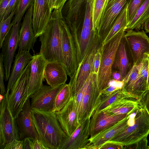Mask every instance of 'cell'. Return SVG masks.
<instances>
[{
  "label": "cell",
  "instance_id": "7c38bea8",
  "mask_svg": "<svg viewBox=\"0 0 149 149\" xmlns=\"http://www.w3.org/2000/svg\"><path fill=\"white\" fill-rule=\"evenodd\" d=\"M62 85L53 88L43 85L29 97L32 109L54 112L56 98Z\"/></svg>",
  "mask_w": 149,
  "mask_h": 149
},
{
  "label": "cell",
  "instance_id": "681fc988",
  "mask_svg": "<svg viewBox=\"0 0 149 149\" xmlns=\"http://www.w3.org/2000/svg\"><path fill=\"white\" fill-rule=\"evenodd\" d=\"M111 77V79L118 81H122L123 80L120 73L118 71H112Z\"/></svg>",
  "mask_w": 149,
  "mask_h": 149
},
{
  "label": "cell",
  "instance_id": "9c48e42d",
  "mask_svg": "<svg viewBox=\"0 0 149 149\" xmlns=\"http://www.w3.org/2000/svg\"><path fill=\"white\" fill-rule=\"evenodd\" d=\"M61 50V63L68 75L72 79L78 66L77 51L73 36L65 19L63 25Z\"/></svg>",
  "mask_w": 149,
  "mask_h": 149
},
{
  "label": "cell",
  "instance_id": "c3c4849f",
  "mask_svg": "<svg viewBox=\"0 0 149 149\" xmlns=\"http://www.w3.org/2000/svg\"><path fill=\"white\" fill-rule=\"evenodd\" d=\"M33 149H47L38 138L33 141Z\"/></svg>",
  "mask_w": 149,
  "mask_h": 149
},
{
  "label": "cell",
  "instance_id": "f5cc1de1",
  "mask_svg": "<svg viewBox=\"0 0 149 149\" xmlns=\"http://www.w3.org/2000/svg\"><path fill=\"white\" fill-rule=\"evenodd\" d=\"M147 149H149V146H148Z\"/></svg>",
  "mask_w": 149,
  "mask_h": 149
},
{
  "label": "cell",
  "instance_id": "836d02e7",
  "mask_svg": "<svg viewBox=\"0 0 149 149\" xmlns=\"http://www.w3.org/2000/svg\"><path fill=\"white\" fill-rule=\"evenodd\" d=\"M107 0H94L93 22L94 29L97 32L101 17Z\"/></svg>",
  "mask_w": 149,
  "mask_h": 149
},
{
  "label": "cell",
  "instance_id": "4dcf8cb0",
  "mask_svg": "<svg viewBox=\"0 0 149 149\" xmlns=\"http://www.w3.org/2000/svg\"><path fill=\"white\" fill-rule=\"evenodd\" d=\"M73 96L70 84L63 85L56 98L54 112H56L61 110Z\"/></svg>",
  "mask_w": 149,
  "mask_h": 149
},
{
  "label": "cell",
  "instance_id": "b9f144b4",
  "mask_svg": "<svg viewBox=\"0 0 149 149\" xmlns=\"http://www.w3.org/2000/svg\"><path fill=\"white\" fill-rule=\"evenodd\" d=\"M147 137L141 140L137 143L133 145L126 146L125 148L135 149H146L148 147Z\"/></svg>",
  "mask_w": 149,
  "mask_h": 149
},
{
  "label": "cell",
  "instance_id": "d6a6232c",
  "mask_svg": "<svg viewBox=\"0 0 149 149\" xmlns=\"http://www.w3.org/2000/svg\"><path fill=\"white\" fill-rule=\"evenodd\" d=\"M34 0H19L15 8V13L11 23L12 26L17 23H20L24 13L31 5L34 3Z\"/></svg>",
  "mask_w": 149,
  "mask_h": 149
},
{
  "label": "cell",
  "instance_id": "52a82bcc",
  "mask_svg": "<svg viewBox=\"0 0 149 149\" xmlns=\"http://www.w3.org/2000/svg\"><path fill=\"white\" fill-rule=\"evenodd\" d=\"M102 40L97 34L81 62L79 63L74 76L69 84L73 96L82 87L91 72L95 54L102 44Z\"/></svg>",
  "mask_w": 149,
  "mask_h": 149
},
{
  "label": "cell",
  "instance_id": "ab89813d",
  "mask_svg": "<svg viewBox=\"0 0 149 149\" xmlns=\"http://www.w3.org/2000/svg\"><path fill=\"white\" fill-rule=\"evenodd\" d=\"M67 0H49V6L51 12L54 9L62 10Z\"/></svg>",
  "mask_w": 149,
  "mask_h": 149
},
{
  "label": "cell",
  "instance_id": "d6986e66",
  "mask_svg": "<svg viewBox=\"0 0 149 149\" xmlns=\"http://www.w3.org/2000/svg\"><path fill=\"white\" fill-rule=\"evenodd\" d=\"M33 3L26 11L21 25L19 34L18 51L33 49L37 38L34 32L32 24Z\"/></svg>",
  "mask_w": 149,
  "mask_h": 149
},
{
  "label": "cell",
  "instance_id": "f35d334b",
  "mask_svg": "<svg viewBox=\"0 0 149 149\" xmlns=\"http://www.w3.org/2000/svg\"><path fill=\"white\" fill-rule=\"evenodd\" d=\"M5 79V70L4 66L3 55L1 53L0 54V88L1 94L3 96L6 93L4 82Z\"/></svg>",
  "mask_w": 149,
  "mask_h": 149
},
{
  "label": "cell",
  "instance_id": "6da1fadb",
  "mask_svg": "<svg viewBox=\"0 0 149 149\" xmlns=\"http://www.w3.org/2000/svg\"><path fill=\"white\" fill-rule=\"evenodd\" d=\"M33 120L38 139L47 149H60L68 136L62 129L55 112L32 110Z\"/></svg>",
  "mask_w": 149,
  "mask_h": 149
},
{
  "label": "cell",
  "instance_id": "83f0119b",
  "mask_svg": "<svg viewBox=\"0 0 149 149\" xmlns=\"http://www.w3.org/2000/svg\"><path fill=\"white\" fill-rule=\"evenodd\" d=\"M149 17V0H146L137 10L126 30H133L139 29Z\"/></svg>",
  "mask_w": 149,
  "mask_h": 149
},
{
  "label": "cell",
  "instance_id": "2e32d148",
  "mask_svg": "<svg viewBox=\"0 0 149 149\" xmlns=\"http://www.w3.org/2000/svg\"><path fill=\"white\" fill-rule=\"evenodd\" d=\"M32 110L29 97L24 104L22 110L16 118L20 140L28 137L33 141L37 138H38L32 118Z\"/></svg>",
  "mask_w": 149,
  "mask_h": 149
},
{
  "label": "cell",
  "instance_id": "9a60e30c",
  "mask_svg": "<svg viewBox=\"0 0 149 149\" xmlns=\"http://www.w3.org/2000/svg\"><path fill=\"white\" fill-rule=\"evenodd\" d=\"M55 113L61 128L68 136H70L80 125L73 96L61 110Z\"/></svg>",
  "mask_w": 149,
  "mask_h": 149
},
{
  "label": "cell",
  "instance_id": "44dd1931",
  "mask_svg": "<svg viewBox=\"0 0 149 149\" xmlns=\"http://www.w3.org/2000/svg\"><path fill=\"white\" fill-rule=\"evenodd\" d=\"M91 118L82 121L75 130L63 141L60 149H84L89 142Z\"/></svg>",
  "mask_w": 149,
  "mask_h": 149
},
{
  "label": "cell",
  "instance_id": "ac0fdd59",
  "mask_svg": "<svg viewBox=\"0 0 149 149\" xmlns=\"http://www.w3.org/2000/svg\"><path fill=\"white\" fill-rule=\"evenodd\" d=\"M47 61L40 53L34 54L31 60L28 88L29 97L37 92L43 85L44 70Z\"/></svg>",
  "mask_w": 149,
  "mask_h": 149
},
{
  "label": "cell",
  "instance_id": "5b68a950",
  "mask_svg": "<svg viewBox=\"0 0 149 149\" xmlns=\"http://www.w3.org/2000/svg\"><path fill=\"white\" fill-rule=\"evenodd\" d=\"M9 91H6L0 102V149L14 139L20 140L16 118L13 116L8 101Z\"/></svg>",
  "mask_w": 149,
  "mask_h": 149
},
{
  "label": "cell",
  "instance_id": "74e56055",
  "mask_svg": "<svg viewBox=\"0 0 149 149\" xmlns=\"http://www.w3.org/2000/svg\"><path fill=\"white\" fill-rule=\"evenodd\" d=\"M102 50V44L95 54L91 71V72L97 76V78L100 65Z\"/></svg>",
  "mask_w": 149,
  "mask_h": 149
},
{
  "label": "cell",
  "instance_id": "f546056e",
  "mask_svg": "<svg viewBox=\"0 0 149 149\" xmlns=\"http://www.w3.org/2000/svg\"><path fill=\"white\" fill-rule=\"evenodd\" d=\"M126 98L133 99L122 88L107 95H101L99 103L95 111H101L114 102Z\"/></svg>",
  "mask_w": 149,
  "mask_h": 149
},
{
  "label": "cell",
  "instance_id": "8d00e7d4",
  "mask_svg": "<svg viewBox=\"0 0 149 149\" xmlns=\"http://www.w3.org/2000/svg\"><path fill=\"white\" fill-rule=\"evenodd\" d=\"M123 85V81L116 80L111 79L107 85L100 92L102 95H107L122 88Z\"/></svg>",
  "mask_w": 149,
  "mask_h": 149
},
{
  "label": "cell",
  "instance_id": "db71d44e",
  "mask_svg": "<svg viewBox=\"0 0 149 149\" xmlns=\"http://www.w3.org/2000/svg\"></svg>",
  "mask_w": 149,
  "mask_h": 149
},
{
  "label": "cell",
  "instance_id": "4316f807",
  "mask_svg": "<svg viewBox=\"0 0 149 149\" xmlns=\"http://www.w3.org/2000/svg\"><path fill=\"white\" fill-rule=\"evenodd\" d=\"M138 106L137 101L126 98L114 102L101 111L115 114H129L133 112Z\"/></svg>",
  "mask_w": 149,
  "mask_h": 149
},
{
  "label": "cell",
  "instance_id": "7a4b0ae2",
  "mask_svg": "<svg viewBox=\"0 0 149 149\" xmlns=\"http://www.w3.org/2000/svg\"><path fill=\"white\" fill-rule=\"evenodd\" d=\"M65 20L61 10L54 9L45 30L40 36V53L47 62L61 63L62 34Z\"/></svg>",
  "mask_w": 149,
  "mask_h": 149
},
{
  "label": "cell",
  "instance_id": "4fadbf2b",
  "mask_svg": "<svg viewBox=\"0 0 149 149\" xmlns=\"http://www.w3.org/2000/svg\"><path fill=\"white\" fill-rule=\"evenodd\" d=\"M123 37L128 45L134 63L140 62L144 54L149 53V38L143 30H127Z\"/></svg>",
  "mask_w": 149,
  "mask_h": 149
},
{
  "label": "cell",
  "instance_id": "d590c367",
  "mask_svg": "<svg viewBox=\"0 0 149 149\" xmlns=\"http://www.w3.org/2000/svg\"><path fill=\"white\" fill-rule=\"evenodd\" d=\"M146 0H131L127 8V18L128 24L134 17L138 9Z\"/></svg>",
  "mask_w": 149,
  "mask_h": 149
},
{
  "label": "cell",
  "instance_id": "8992f818",
  "mask_svg": "<svg viewBox=\"0 0 149 149\" xmlns=\"http://www.w3.org/2000/svg\"><path fill=\"white\" fill-rule=\"evenodd\" d=\"M31 60L17 79L10 90L8 95L9 105L13 117L16 118L29 98L28 85Z\"/></svg>",
  "mask_w": 149,
  "mask_h": 149
},
{
  "label": "cell",
  "instance_id": "e575fe53",
  "mask_svg": "<svg viewBox=\"0 0 149 149\" xmlns=\"http://www.w3.org/2000/svg\"><path fill=\"white\" fill-rule=\"evenodd\" d=\"M15 8L12 11L8 17L0 22V48H1L3 43L7 35L12 27L11 20L15 15Z\"/></svg>",
  "mask_w": 149,
  "mask_h": 149
},
{
  "label": "cell",
  "instance_id": "cb8c5ba5",
  "mask_svg": "<svg viewBox=\"0 0 149 149\" xmlns=\"http://www.w3.org/2000/svg\"><path fill=\"white\" fill-rule=\"evenodd\" d=\"M67 75L61 63L47 61L44 70V78L47 84L52 87L55 88L65 84Z\"/></svg>",
  "mask_w": 149,
  "mask_h": 149
},
{
  "label": "cell",
  "instance_id": "484cf974",
  "mask_svg": "<svg viewBox=\"0 0 149 149\" xmlns=\"http://www.w3.org/2000/svg\"><path fill=\"white\" fill-rule=\"evenodd\" d=\"M33 58V56L31 54L29 51H18L15 57L6 91H10L17 79Z\"/></svg>",
  "mask_w": 149,
  "mask_h": 149
},
{
  "label": "cell",
  "instance_id": "f6af8a7d",
  "mask_svg": "<svg viewBox=\"0 0 149 149\" xmlns=\"http://www.w3.org/2000/svg\"><path fill=\"white\" fill-rule=\"evenodd\" d=\"M19 0H11L2 20L5 19L8 17L12 10L16 7Z\"/></svg>",
  "mask_w": 149,
  "mask_h": 149
},
{
  "label": "cell",
  "instance_id": "ffe728a7",
  "mask_svg": "<svg viewBox=\"0 0 149 149\" xmlns=\"http://www.w3.org/2000/svg\"><path fill=\"white\" fill-rule=\"evenodd\" d=\"M131 113L115 114L103 111H95L90 118V137L114 124Z\"/></svg>",
  "mask_w": 149,
  "mask_h": 149
},
{
  "label": "cell",
  "instance_id": "7bdbcfd3",
  "mask_svg": "<svg viewBox=\"0 0 149 149\" xmlns=\"http://www.w3.org/2000/svg\"><path fill=\"white\" fill-rule=\"evenodd\" d=\"M123 146L121 144L108 141L100 146L98 149H122L123 148Z\"/></svg>",
  "mask_w": 149,
  "mask_h": 149
},
{
  "label": "cell",
  "instance_id": "1f68e13d",
  "mask_svg": "<svg viewBox=\"0 0 149 149\" xmlns=\"http://www.w3.org/2000/svg\"><path fill=\"white\" fill-rule=\"evenodd\" d=\"M140 63L136 62L134 63L131 69L122 81L123 85L122 89L131 97L130 94L136 80L138 72V65Z\"/></svg>",
  "mask_w": 149,
  "mask_h": 149
},
{
  "label": "cell",
  "instance_id": "f1b7e54d",
  "mask_svg": "<svg viewBox=\"0 0 149 149\" xmlns=\"http://www.w3.org/2000/svg\"><path fill=\"white\" fill-rule=\"evenodd\" d=\"M128 3L126 4L118 16L107 36L103 41L102 44L106 43L122 29H127L128 24L127 18Z\"/></svg>",
  "mask_w": 149,
  "mask_h": 149
},
{
  "label": "cell",
  "instance_id": "f907efd6",
  "mask_svg": "<svg viewBox=\"0 0 149 149\" xmlns=\"http://www.w3.org/2000/svg\"><path fill=\"white\" fill-rule=\"evenodd\" d=\"M144 24L146 31L149 33V17L145 21Z\"/></svg>",
  "mask_w": 149,
  "mask_h": 149
},
{
  "label": "cell",
  "instance_id": "277c9868",
  "mask_svg": "<svg viewBox=\"0 0 149 149\" xmlns=\"http://www.w3.org/2000/svg\"><path fill=\"white\" fill-rule=\"evenodd\" d=\"M126 29L124 28L104 44L100 65L97 78V84L100 92L111 79L112 68L116 52Z\"/></svg>",
  "mask_w": 149,
  "mask_h": 149
},
{
  "label": "cell",
  "instance_id": "60d3db41",
  "mask_svg": "<svg viewBox=\"0 0 149 149\" xmlns=\"http://www.w3.org/2000/svg\"><path fill=\"white\" fill-rule=\"evenodd\" d=\"M137 101L139 105L146 110L149 116V90Z\"/></svg>",
  "mask_w": 149,
  "mask_h": 149
},
{
  "label": "cell",
  "instance_id": "5bb4252c",
  "mask_svg": "<svg viewBox=\"0 0 149 149\" xmlns=\"http://www.w3.org/2000/svg\"><path fill=\"white\" fill-rule=\"evenodd\" d=\"M132 113L114 124L89 138L86 149H98L102 145L109 141L125 129L133 120Z\"/></svg>",
  "mask_w": 149,
  "mask_h": 149
},
{
  "label": "cell",
  "instance_id": "603a6c76",
  "mask_svg": "<svg viewBox=\"0 0 149 149\" xmlns=\"http://www.w3.org/2000/svg\"><path fill=\"white\" fill-rule=\"evenodd\" d=\"M134 64L131 52L126 40L123 36L116 52L112 70L119 71L123 79Z\"/></svg>",
  "mask_w": 149,
  "mask_h": 149
},
{
  "label": "cell",
  "instance_id": "8fae6325",
  "mask_svg": "<svg viewBox=\"0 0 149 149\" xmlns=\"http://www.w3.org/2000/svg\"><path fill=\"white\" fill-rule=\"evenodd\" d=\"M20 25V23H17L12 26L6 37L1 47L6 81L9 80L15 54L18 46Z\"/></svg>",
  "mask_w": 149,
  "mask_h": 149
},
{
  "label": "cell",
  "instance_id": "816d5d0a",
  "mask_svg": "<svg viewBox=\"0 0 149 149\" xmlns=\"http://www.w3.org/2000/svg\"><path fill=\"white\" fill-rule=\"evenodd\" d=\"M148 61V79L147 82V87L148 90H149V53H147Z\"/></svg>",
  "mask_w": 149,
  "mask_h": 149
},
{
  "label": "cell",
  "instance_id": "d4e9b609",
  "mask_svg": "<svg viewBox=\"0 0 149 149\" xmlns=\"http://www.w3.org/2000/svg\"><path fill=\"white\" fill-rule=\"evenodd\" d=\"M148 61L147 53L138 65V72L136 81L130 94L133 99L139 100L148 90Z\"/></svg>",
  "mask_w": 149,
  "mask_h": 149
},
{
  "label": "cell",
  "instance_id": "e0dca14e",
  "mask_svg": "<svg viewBox=\"0 0 149 149\" xmlns=\"http://www.w3.org/2000/svg\"><path fill=\"white\" fill-rule=\"evenodd\" d=\"M52 12L49 0H35L33 3L32 24L35 37L37 38L46 29L51 19Z\"/></svg>",
  "mask_w": 149,
  "mask_h": 149
},
{
  "label": "cell",
  "instance_id": "bcb514c9",
  "mask_svg": "<svg viewBox=\"0 0 149 149\" xmlns=\"http://www.w3.org/2000/svg\"><path fill=\"white\" fill-rule=\"evenodd\" d=\"M11 0H0V21L3 19Z\"/></svg>",
  "mask_w": 149,
  "mask_h": 149
},
{
  "label": "cell",
  "instance_id": "7402d4cb",
  "mask_svg": "<svg viewBox=\"0 0 149 149\" xmlns=\"http://www.w3.org/2000/svg\"><path fill=\"white\" fill-rule=\"evenodd\" d=\"M86 1L67 0L63 7L62 15L71 31L80 30L82 11Z\"/></svg>",
  "mask_w": 149,
  "mask_h": 149
},
{
  "label": "cell",
  "instance_id": "7dc6e473",
  "mask_svg": "<svg viewBox=\"0 0 149 149\" xmlns=\"http://www.w3.org/2000/svg\"><path fill=\"white\" fill-rule=\"evenodd\" d=\"M23 149H33V141L29 138H26L23 140Z\"/></svg>",
  "mask_w": 149,
  "mask_h": 149
},
{
  "label": "cell",
  "instance_id": "ba28073f",
  "mask_svg": "<svg viewBox=\"0 0 149 149\" xmlns=\"http://www.w3.org/2000/svg\"><path fill=\"white\" fill-rule=\"evenodd\" d=\"M85 89L80 110L78 113L80 123L91 118L97 107L101 97L98 88L97 76L91 72L84 84Z\"/></svg>",
  "mask_w": 149,
  "mask_h": 149
},
{
  "label": "cell",
  "instance_id": "ee69618b",
  "mask_svg": "<svg viewBox=\"0 0 149 149\" xmlns=\"http://www.w3.org/2000/svg\"><path fill=\"white\" fill-rule=\"evenodd\" d=\"M4 149H23V141L14 139L6 144Z\"/></svg>",
  "mask_w": 149,
  "mask_h": 149
},
{
  "label": "cell",
  "instance_id": "30bf717a",
  "mask_svg": "<svg viewBox=\"0 0 149 149\" xmlns=\"http://www.w3.org/2000/svg\"><path fill=\"white\" fill-rule=\"evenodd\" d=\"M131 0H107L101 17L97 34L103 41L126 4Z\"/></svg>",
  "mask_w": 149,
  "mask_h": 149
},
{
  "label": "cell",
  "instance_id": "3957f363",
  "mask_svg": "<svg viewBox=\"0 0 149 149\" xmlns=\"http://www.w3.org/2000/svg\"><path fill=\"white\" fill-rule=\"evenodd\" d=\"M149 134V116L139 104L135 111L133 120L128 126L109 141L124 146L136 143ZM123 146V147H124Z\"/></svg>",
  "mask_w": 149,
  "mask_h": 149
}]
</instances>
